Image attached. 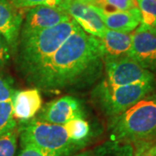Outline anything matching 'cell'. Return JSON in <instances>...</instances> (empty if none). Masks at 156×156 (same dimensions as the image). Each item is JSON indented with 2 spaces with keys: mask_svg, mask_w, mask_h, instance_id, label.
Returning a JSON list of instances; mask_svg holds the SVG:
<instances>
[{
  "mask_svg": "<svg viewBox=\"0 0 156 156\" xmlns=\"http://www.w3.org/2000/svg\"><path fill=\"white\" fill-rule=\"evenodd\" d=\"M102 62L100 39L78 26L52 56L26 77L38 90L60 92L92 79L100 71Z\"/></svg>",
  "mask_w": 156,
  "mask_h": 156,
  "instance_id": "obj_1",
  "label": "cell"
},
{
  "mask_svg": "<svg viewBox=\"0 0 156 156\" xmlns=\"http://www.w3.org/2000/svg\"><path fill=\"white\" fill-rule=\"evenodd\" d=\"M77 23H62L51 28L20 34L17 47V64L24 76L44 63L77 28Z\"/></svg>",
  "mask_w": 156,
  "mask_h": 156,
  "instance_id": "obj_2",
  "label": "cell"
},
{
  "mask_svg": "<svg viewBox=\"0 0 156 156\" xmlns=\"http://www.w3.org/2000/svg\"><path fill=\"white\" fill-rule=\"evenodd\" d=\"M109 140L137 142L156 135V95H147L122 114L111 118Z\"/></svg>",
  "mask_w": 156,
  "mask_h": 156,
  "instance_id": "obj_3",
  "label": "cell"
},
{
  "mask_svg": "<svg viewBox=\"0 0 156 156\" xmlns=\"http://www.w3.org/2000/svg\"><path fill=\"white\" fill-rule=\"evenodd\" d=\"M17 130L20 145L37 146L56 156H69L83 147L69 138L63 125L47 122L37 117L21 122Z\"/></svg>",
  "mask_w": 156,
  "mask_h": 156,
  "instance_id": "obj_4",
  "label": "cell"
},
{
  "mask_svg": "<svg viewBox=\"0 0 156 156\" xmlns=\"http://www.w3.org/2000/svg\"><path fill=\"white\" fill-rule=\"evenodd\" d=\"M153 89L154 82L116 86L103 80L93 90L92 96L102 112L113 118L144 98Z\"/></svg>",
  "mask_w": 156,
  "mask_h": 156,
  "instance_id": "obj_5",
  "label": "cell"
},
{
  "mask_svg": "<svg viewBox=\"0 0 156 156\" xmlns=\"http://www.w3.org/2000/svg\"><path fill=\"white\" fill-rule=\"evenodd\" d=\"M106 80L108 83L116 86L154 82V74L141 67L129 56L104 60Z\"/></svg>",
  "mask_w": 156,
  "mask_h": 156,
  "instance_id": "obj_6",
  "label": "cell"
},
{
  "mask_svg": "<svg viewBox=\"0 0 156 156\" xmlns=\"http://www.w3.org/2000/svg\"><path fill=\"white\" fill-rule=\"evenodd\" d=\"M72 18L61 7L40 5L30 8L26 12L20 34H27L51 28Z\"/></svg>",
  "mask_w": 156,
  "mask_h": 156,
  "instance_id": "obj_7",
  "label": "cell"
},
{
  "mask_svg": "<svg viewBox=\"0 0 156 156\" xmlns=\"http://www.w3.org/2000/svg\"><path fill=\"white\" fill-rule=\"evenodd\" d=\"M81 102L72 96H63L51 101L41 108L37 117L47 122L64 125L71 120L84 118Z\"/></svg>",
  "mask_w": 156,
  "mask_h": 156,
  "instance_id": "obj_8",
  "label": "cell"
},
{
  "mask_svg": "<svg viewBox=\"0 0 156 156\" xmlns=\"http://www.w3.org/2000/svg\"><path fill=\"white\" fill-rule=\"evenodd\" d=\"M61 7L86 33L97 38L103 37L107 27L92 6L77 0H70L63 2Z\"/></svg>",
  "mask_w": 156,
  "mask_h": 156,
  "instance_id": "obj_9",
  "label": "cell"
},
{
  "mask_svg": "<svg viewBox=\"0 0 156 156\" xmlns=\"http://www.w3.org/2000/svg\"><path fill=\"white\" fill-rule=\"evenodd\" d=\"M131 37L132 46L129 56L146 69H156L155 35L139 26Z\"/></svg>",
  "mask_w": 156,
  "mask_h": 156,
  "instance_id": "obj_10",
  "label": "cell"
},
{
  "mask_svg": "<svg viewBox=\"0 0 156 156\" xmlns=\"http://www.w3.org/2000/svg\"><path fill=\"white\" fill-rule=\"evenodd\" d=\"M22 24L23 15L18 9L10 0H0V35L7 41L12 53L17 50Z\"/></svg>",
  "mask_w": 156,
  "mask_h": 156,
  "instance_id": "obj_11",
  "label": "cell"
},
{
  "mask_svg": "<svg viewBox=\"0 0 156 156\" xmlns=\"http://www.w3.org/2000/svg\"><path fill=\"white\" fill-rule=\"evenodd\" d=\"M11 101L13 117L21 122L34 118L43 107L42 96L37 89L16 90Z\"/></svg>",
  "mask_w": 156,
  "mask_h": 156,
  "instance_id": "obj_12",
  "label": "cell"
},
{
  "mask_svg": "<svg viewBox=\"0 0 156 156\" xmlns=\"http://www.w3.org/2000/svg\"><path fill=\"white\" fill-rule=\"evenodd\" d=\"M91 6L108 30L129 33L135 30L140 23V11L138 7L128 11L106 12L96 6Z\"/></svg>",
  "mask_w": 156,
  "mask_h": 156,
  "instance_id": "obj_13",
  "label": "cell"
},
{
  "mask_svg": "<svg viewBox=\"0 0 156 156\" xmlns=\"http://www.w3.org/2000/svg\"><path fill=\"white\" fill-rule=\"evenodd\" d=\"M99 39L103 61L129 56L132 46L131 34L107 29L103 37Z\"/></svg>",
  "mask_w": 156,
  "mask_h": 156,
  "instance_id": "obj_14",
  "label": "cell"
},
{
  "mask_svg": "<svg viewBox=\"0 0 156 156\" xmlns=\"http://www.w3.org/2000/svg\"><path fill=\"white\" fill-rule=\"evenodd\" d=\"M69 138L73 142L84 147L89 138L90 128L89 122L84 118H76L63 125Z\"/></svg>",
  "mask_w": 156,
  "mask_h": 156,
  "instance_id": "obj_15",
  "label": "cell"
},
{
  "mask_svg": "<svg viewBox=\"0 0 156 156\" xmlns=\"http://www.w3.org/2000/svg\"><path fill=\"white\" fill-rule=\"evenodd\" d=\"M140 11V27L156 36V0H136Z\"/></svg>",
  "mask_w": 156,
  "mask_h": 156,
  "instance_id": "obj_16",
  "label": "cell"
},
{
  "mask_svg": "<svg viewBox=\"0 0 156 156\" xmlns=\"http://www.w3.org/2000/svg\"><path fill=\"white\" fill-rule=\"evenodd\" d=\"M133 154L131 143L108 140L93 149L92 156H133Z\"/></svg>",
  "mask_w": 156,
  "mask_h": 156,
  "instance_id": "obj_17",
  "label": "cell"
},
{
  "mask_svg": "<svg viewBox=\"0 0 156 156\" xmlns=\"http://www.w3.org/2000/svg\"><path fill=\"white\" fill-rule=\"evenodd\" d=\"M17 122L13 117L11 101H0V136L17 129Z\"/></svg>",
  "mask_w": 156,
  "mask_h": 156,
  "instance_id": "obj_18",
  "label": "cell"
},
{
  "mask_svg": "<svg viewBox=\"0 0 156 156\" xmlns=\"http://www.w3.org/2000/svg\"><path fill=\"white\" fill-rule=\"evenodd\" d=\"M95 6L106 12L128 11L137 7L136 0H98Z\"/></svg>",
  "mask_w": 156,
  "mask_h": 156,
  "instance_id": "obj_19",
  "label": "cell"
},
{
  "mask_svg": "<svg viewBox=\"0 0 156 156\" xmlns=\"http://www.w3.org/2000/svg\"><path fill=\"white\" fill-rule=\"evenodd\" d=\"M18 130L14 129L0 136V156H15Z\"/></svg>",
  "mask_w": 156,
  "mask_h": 156,
  "instance_id": "obj_20",
  "label": "cell"
},
{
  "mask_svg": "<svg viewBox=\"0 0 156 156\" xmlns=\"http://www.w3.org/2000/svg\"><path fill=\"white\" fill-rule=\"evenodd\" d=\"M10 2L15 8L20 10L25 8L30 9L40 5L61 7L63 0H10Z\"/></svg>",
  "mask_w": 156,
  "mask_h": 156,
  "instance_id": "obj_21",
  "label": "cell"
},
{
  "mask_svg": "<svg viewBox=\"0 0 156 156\" xmlns=\"http://www.w3.org/2000/svg\"><path fill=\"white\" fill-rule=\"evenodd\" d=\"M15 91L12 80L0 73V101H11Z\"/></svg>",
  "mask_w": 156,
  "mask_h": 156,
  "instance_id": "obj_22",
  "label": "cell"
},
{
  "mask_svg": "<svg viewBox=\"0 0 156 156\" xmlns=\"http://www.w3.org/2000/svg\"><path fill=\"white\" fill-rule=\"evenodd\" d=\"M135 149L133 156H156V142L140 140L134 143Z\"/></svg>",
  "mask_w": 156,
  "mask_h": 156,
  "instance_id": "obj_23",
  "label": "cell"
},
{
  "mask_svg": "<svg viewBox=\"0 0 156 156\" xmlns=\"http://www.w3.org/2000/svg\"><path fill=\"white\" fill-rule=\"evenodd\" d=\"M17 156H56L55 154L40 148L31 144L21 145V150Z\"/></svg>",
  "mask_w": 156,
  "mask_h": 156,
  "instance_id": "obj_24",
  "label": "cell"
},
{
  "mask_svg": "<svg viewBox=\"0 0 156 156\" xmlns=\"http://www.w3.org/2000/svg\"><path fill=\"white\" fill-rule=\"evenodd\" d=\"M13 53L10 45L3 36L0 35V68L5 66L11 60V56Z\"/></svg>",
  "mask_w": 156,
  "mask_h": 156,
  "instance_id": "obj_25",
  "label": "cell"
},
{
  "mask_svg": "<svg viewBox=\"0 0 156 156\" xmlns=\"http://www.w3.org/2000/svg\"><path fill=\"white\" fill-rule=\"evenodd\" d=\"M93 155V150H87L84 151V152H82V153H79V154H76L75 155L73 156H92Z\"/></svg>",
  "mask_w": 156,
  "mask_h": 156,
  "instance_id": "obj_26",
  "label": "cell"
},
{
  "mask_svg": "<svg viewBox=\"0 0 156 156\" xmlns=\"http://www.w3.org/2000/svg\"><path fill=\"white\" fill-rule=\"evenodd\" d=\"M77 1L86 4V5H95L98 0H77Z\"/></svg>",
  "mask_w": 156,
  "mask_h": 156,
  "instance_id": "obj_27",
  "label": "cell"
},
{
  "mask_svg": "<svg viewBox=\"0 0 156 156\" xmlns=\"http://www.w3.org/2000/svg\"><path fill=\"white\" fill-rule=\"evenodd\" d=\"M67 1H70V0H63V2H67Z\"/></svg>",
  "mask_w": 156,
  "mask_h": 156,
  "instance_id": "obj_28",
  "label": "cell"
}]
</instances>
